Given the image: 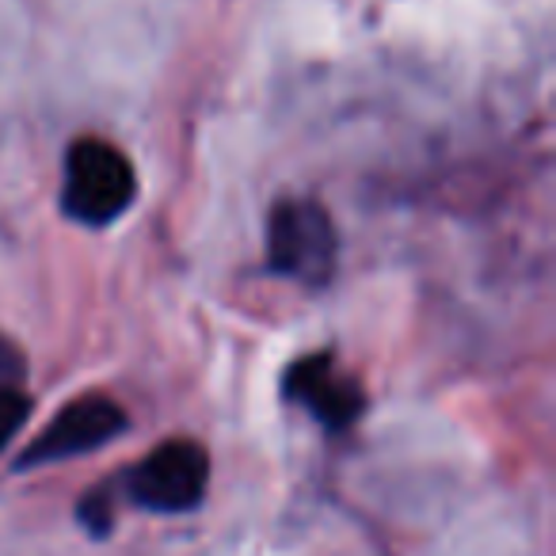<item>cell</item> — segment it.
I'll use <instances>...</instances> for the list:
<instances>
[{
    "mask_svg": "<svg viewBox=\"0 0 556 556\" xmlns=\"http://www.w3.org/2000/svg\"><path fill=\"white\" fill-rule=\"evenodd\" d=\"M138 194V176L123 149L100 138H80L65 153L62 210L80 225H111L130 210Z\"/></svg>",
    "mask_w": 556,
    "mask_h": 556,
    "instance_id": "1",
    "label": "cell"
},
{
    "mask_svg": "<svg viewBox=\"0 0 556 556\" xmlns=\"http://www.w3.org/2000/svg\"><path fill=\"white\" fill-rule=\"evenodd\" d=\"M267 255L278 275H290L309 287L328 282L340 255V237L328 210L313 199H282L270 210Z\"/></svg>",
    "mask_w": 556,
    "mask_h": 556,
    "instance_id": "2",
    "label": "cell"
},
{
    "mask_svg": "<svg viewBox=\"0 0 556 556\" xmlns=\"http://www.w3.org/2000/svg\"><path fill=\"white\" fill-rule=\"evenodd\" d=\"M126 500L134 507L156 510V515H184L194 510L210 484V457L199 442L172 439L146 454L126 472Z\"/></svg>",
    "mask_w": 556,
    "mask_h": 556,
    "instance_id": "3",
    "label": "cell"
},
{
    "mask_svg": "<svg viewBox=\"0 0 556 556\" xmlns=\"http://www.w3.org/2000/svg\"><path fill=\"white\" fill-rule=\"evenodd\" d=\"M126 412L118 408L111 396H77L70 401L47 427L39 431V439L20 454L16 469H39V465L70 462V457L92 454V450L108 446L111 439L126 431Z\"/></svg>",
    "mask_w": 556,
    "mask_h": 556,
    "instance_id": "4",
    "label": "cell"
},
{
    "mask_svg": "<svg viewBox=\"0 0 556 556\" xmlns=\"http://www.w3.org/2000/svg\"><path fill=\"white\" fill-rule=\"evenodd\" d=\"M282 389H287L290 401L305 404L332 431L351 427L366 412L363 386L336 370V363L328 355H309L302 363H294L287 370V378H282Z\"/></svg>",
    "mask_w": 556,
    "mask_h": 556,
    "instance_id": "5",
    "label": "cell"
},
{
    "mask_svg": "<svg viewBox=\"0 0 556 556\" xmlns=\"http://www.w3.org/2000/svg\"><path fill=\"white\" fill-rule=\"evenodd\" d=\"M27 419H31V396L20 386L0 389V450L24 431Z\"/></svg>",
    "mask_w": 556,
    "mask_h": 556,
    "instance_id": "6",
    "label": "cell"
},
{
    "mask_svg": "<svg viewBox=\"0 0 556 556\" xmlns=\"http://www.w3.org/2000/svg\"><path fill=\"white\" fill-rule=\"evenodd\" d=\"M20 378H24V358H20V351L12 348V340L0 336V389L20 386Z\"/></svg>",
    "mask_w": 556,
    "mask_h": 556,
    "instance_id": "7",
    "label": "cell"
}]
</instances>
